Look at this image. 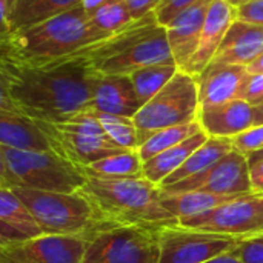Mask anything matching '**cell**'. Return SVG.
<instances>
[{"instance_id":"1","label":"cell","mask_w":263,"mask_h":263,"mask_svg":"<svg viewBox=\"0 0 263 263\" xmlns=\"http://www.w3.org/2000/svg\"><path fill=\"white\" fill-rule=\"evenodd\" d=\"M99 77L83 55L37 66L0 60V109L60 123L88 109Z\"/></svg>"},{"instance_id":"2","label":"cell","mask_w":263,"mask_h":263,"mask_svg":"<svg viewBox=\"0 0 263 263\" xmlns=\"http://www.w3.org/2000/svg\"><path fill=\"white\" fill-rule=\"evenodd\" d=\"M109 37L91 23V14L80 6L39 25L0 37V60L17 65H46L72 57L86 46Z\"/></svg>"},{"instance_id":"3","label":"cell","mask_w":263,"mask_h":263,"mask_svg":"<svg viewBox=\"0 0 263 263\" xmlns=\"http://www.w3.org/2000/svg\"><path fill=\"white\" fill-rule=\"evenodd\" d=\"M97 208L106 223L160 228L177 223L162 203V188L148 179L86 177L79 190Z\"/></svg>"},{"instance_id":"4","label":"cell","mask_w":263,"mask_h":263,"mask_svg":"<svg viewBox=\"0 0 263 263\" xmlns=\"http://www.w3.org/2000/svg\"><path fill=\"white\" fill-rule=\"evenodd\" d=\"M85 182L82 171L55 153L18 151L0 145V190L76 193Z\"/></svg>"},{"instance_id":"5","label":"cell","mask_w":263,"mask_h":263,"mask_svg":"<svg viewBox=\"0 0 263 263\" xmlns=\"http://www.w3.org/2000/svg\"><path fill=\"white\" fill-rule=\"evenodd\" d=\"M11 191L31 211L43 234L91 239L99 230L111 225L103 220L92 202L80 191L57 193L25 188H12Z\"/></svg>"},{"instance_id":"6","label":"cell","mask_w":263,"mask_h":263,"mask_svg":"<svg viewBox=\"0 0 263 263\" xmlns=\"http://www.w3.org/2000/svg\"><path fill=\"white\" fill-rule=\"evenodd\" d=\"M199 109L197 79L179 69L176 76L134 116L139 146L157 131L196 122Z\"/></svg>"},{"instance_id":"7","label":"cell","mask_w":263,"mask_h":263,"mask_svg":"<svg viewBox=\"0 0 263 263\" xmlns=\"http://www.w3.org/2000/svg\"><path fill=\"white\" fill-rule=\"evenodd\" d=\"M37 122L48 134L54 153L69 160L77 168L92 165L114 154L131 151L116 145L105 133L99 119L86 111L60 123Z\"/></svg>"},{"instance_id":"8","label":"cell","mask_w":263,"mask_h":263,"mask_svg":"<svg viewBox=\"0 0 263 263\" xmlns=\"http://www.w3.org/2000/svg\"><path fill=\"white\" fill-rule=\"evenodd\" d=\"M157 228L108 225L88 242L80 263H159Z\"/></svg>"},{"instance_id":"9","label":"cell","mask_w":263,"mask_h":263,"mask_svg":"<svg viewBox=\"0 0 263 263\" xmlns=\"http://www.w3.org/2000/svg\"><path fill=\"white\" fill-rule=\"evenodd\" d=\"M179 225L243 239L263 233V196L250 193L237 196L206 213L183 217Z\"/></svg>"},{"instance_id":"10","label":"cell","mask_w":263,"mask_h":263,"mask_svg":"<svg viewBox=\"0 0 263 263\" xmlns=\"http://www.w3.org/2000/svg\"><path fill=\"white\" fill-rule=\"evenodd\" d=\"M159 263H203L231 251L239 239L197 231L177 223L157 228Z\"/></svg>"},{"instance_id":"11","label":"cell","mask_w":263,"mask_h":263,"mask_svg":"<svg viewBox=\"0 0 263 263\" xmlns=\"http://www.w3.org/2000/svg\"><path fill=\"white\" fill-rule=\"evenodd\" d=\"M165 193H210L219 196H243L250 194V162L248 157L237 149L230 151L219 162L206 168L205 171L188 177L174 185L160 186Z\"/></svg>"},{"instance_id":"12","label":"cell","mask_w":263,"mask_h":263,"mask_svg":"<svg viewBox=\"0 0 263 263\" xmlns=\"http://www.w3.org/2000/svg\"><path fill=\"white\" fill-rule=\"evenodd\" d=\"M89 239L43 234L18 243L0 245V263H80Z\"/></svg>"},{"instance_id":"13","label":"cell","mask_w":263,"mask_h":263,"mask_svg":"<svg viewBox=\"0 0 263 263\" xmlns=\"http://www.w3.org/2000/svg\"><path fill=\"white\" fill-rule=\"evenodd\" d=\"M157 63H176L170 48L166 28L162 25H157L156 28L140 35L125 51L96 63L92 68L102 76H129L137 69Z\"/></svg>"},{"instance_id":"14","label":"cell","mask_w":263,"mask_h":263,"mask_svg":"<svg viewBox=\"0 0 263 263\" xmlns=\"http://www.w3.org/2000/svg\"><path fill=\"white\" fill-rule=\"evenodd\" d=\"M248 77L250 71L247 66L211 62L196 77L200 108L240 99Z\"/></svg>"},{"instance_id":"15","label":"cell","mask_w":263,"mask_h":263,"mask_svg":"<svg viewBox=\"0 0 263 263\" xmlns=\"http://www.w3.org/2000/svg\"><path fill=\"white\" fill-rule=\"evenodd\" d=\"M236 18L237 11L231 3L227 0H214L208 11L197 49L180 71L197 77L214 60L230 26Z\"/></svg>"},{"instance_id":"16","label":"cell","mask_w":263,"mask_h":263,"mask_svg":"<svg viewBox=\"0 0 263 263\" xmlns=\"http://www.w3.org/2000/svg\"><path fill=\"white\" fill-rule=\"evenodd\" d=\"M213 2L214 0L194 2L165 26L170 48L179 69H182L196 52Z\"/></svg>"},{"instance_id":"17","label":"cell","mask_w":263,"mask_h":263,"mask_svg":"<svg viewBox=\"0 0 263 263\" xmlns=\"http://www.w3.org/2000/svg\"><path fill=\"white\" fill-rule=\"evenodd\" d=\"M142 103L136 94L133 82L126 74H111L99 77L92 99L86 112L112 114L134 119Z\"/></svg>"},{"instance_id":"18","label":"cell","mask_w":263,"mask_h":263,"mask_svg":"<svg viewBox=\"0 0 263 263\" xmlns=\"http://www.w3.org/2000/svg\"><path fill=\"white\" fill-rule=\"evenodd\" d=\"M197 120L208 137L233 139L254 126V106L243 99H234L200 108Z\"/></svg>"},{"instance_id":"19","label":"cell","mask_w":263,"mask_h":263,"mask_svg":"<svg viewBox=\"0 0 263 263\" xmlns=\"http://www.w3.org/2000/svg\"><path fill=\"white\" fill-rule=\"evenodd\" d=\"M263 54V26L236 18L213 62L250 66Z\"/></svg>"},{"instance_id":"20","label":"cell","mask_w":263,"mask_h":263,"mask_svg":"<svg viewBox=\"0 0 263 263\" xmlns=\"http://www.w3.org/2000/svg\"><path fill=\"white\" fill-rule=\"evenodd\" d=\"M0 145L18 151L54 153L48 134L37 120L6 109H0Z\"/></svg>"},{"instance_id":"21","label":"cell","mask_w":263,"mask_h":263,"mask_svg":"<svg viewBox=\"0 0 263 263\" xmlns=\"http://www.w3.org/2000/svg\"><path fill=\"white\" fill-rule=\"evenodd\" d=\"M43 236L26 205L11 191L0 190V245L18 243Z\"/></svg>"},{"instance_id":"22","label":"cell","mask_w":263,"mask_h":263,"mask_svg":"<svg viewBox=\"0 0 263 263\" xmlns=\"http://www.w3.org/2000/svg\"><path fill=\"white\" fill-rule=\"evenodd\" d=\"M206 140H208L206 133L200 131V133L194 134L193 137L177 143L176 146H173V148L157 154L156 157L143 162V176H145V179H148L154 185L160 186Z\"/></svg>"},{"instance_id":"23","label":"cell","mask_w":263,"mask_h":263,"mask_svg":"<svg viewBox=\"0 0 263 263\" xmlns=\"http://www.w3.org/2000/svg\"><path fill=\"white\" fill-rule=\"evenodd\" d=\"M82 0H17L9 22V34L39 25L80 5Z\"/></svg>"},{"instance_id":"24","label":"cell","mask_w":263,"mask_h":263,"mask_svg":"<svg viewBox=\"0 0 263 263\" xmlns=\"http://www.w3.org/2000/svg\"><path fill=\"white\" fill-rule=\"evenodd\" d=\"M233 149H234V146H233L231 139L208 137V140L202 146H199L186 159V162L174 174H171L160 186L174 185L177 182H182V180H185L188 177H193V176L205 171L206 168H210L211 165L219 162L222 157H225Z\"/></svg>"},{"instance_id":"25","label":"cell","mask_w":263,"mask_h":263,"mask_svg":"<svg viewBox=\"0 0 263 263\" xmlns=\"http://www.w3.org/2000/svg\"><path fill=\"white\" fill-rule=\"evenodd\" d=\"M85 177L96 179H143V160L140 159L137 149L125 151L105 157L92 165L79 168Z\"/></svg>"},{"instance_id":"26","label":"cell","mask_w":263,"mask_h":263,"mask_svg":"<svg viewBox=\"0 0 263 263\" xmlns=\"http://www.w3.org/2000/svg\"><path fill=\"white\" fill-rule=\"evenodd\" d=\"M234 197H237V196H219V194L197 193V191L170 194L162 190V203L166 208V211L177 220L214 210L216 206H219Z\"/></svg>"},{"instance_id":"27","label":"cell","mask_w":263,"mask_h":263,"mask_svg":"<svg viewBox=\"0 0 263 263\" xmlns=\"http://www.w3.org/2000/svg\"><path fill=\"white\" fill-rule=\"evenodd\" d=\"M179 71L176 63H157L142 69H137L129 74L136 94L142 103H148Z\"/></svg>"},{"instance_id":"28","label":"cell","mask_w":263,"mask_h":263,"mask_svg":"<svg viewBox=\"0 0 263 263\" xmlns=\"http://www.w3.org/2000/svg\"><path fill=\"white\" fill-rule=\"evenodd\" d=\"M203 131L199 120L193 122V123H186V125H179V126H171V128H165L162 131H157L156 134H153L146 142H143L139 148L137 153L140 156V159L143 162L156 157L157 154L176 146L177 143L193 137L194 134Z\"/></svg>"},{"instance_id":"29","label":"cell","mask_w":263,"mask_h":263,"mask_svg":"<svg viewBox=\"0 0 263 263\" xmlns=\"http://www.w3.org/2000/svg\"><path fill=\"white\" fill-rule=\"evenodd\" d=\"M133 15L123 0H111L91 14L92 26L106 37L114 35L133 22Z\"/></svg>"},{"instance_id":"30","label":"cell","mask_w":263,"mask_h":263,"mask_svg":"<svg viewBox=\"0 0 263 263\" xmlns=\"http://www.w3.org/2000/svg\"><path fill=\"white\" fill-rule=\"evenodd\" d=\"M91 114H94L99 119L105 133L116 145H119L123 149L139 148V136H137L134 119L112 116V114H100V112H91Z\"/></svg>"},{"instance_id":"31","label":"cell","mask_w":263,"mask_h":263,"mask_svg":"<svg viewBox=\"0 0 263 263\" xmlns=\"http://www.w3.org/2000/svg\"><path fill=\"white\" fill-rule=\"evenodd\" d=\"M231 142H233L234 149L250 157L251 154L260 151L263 148V125L251 126L250 129L233 137Z\"/></svg>"},{"instance_id":"32","label":"cell","mask_w":263,"mask_h":263,"mask_svg":"<svg viewBox=\"0 0 263 263\" xmlns=\"http://www.w3.org/2000/svg\"><path fill=\"white\" fill-rule=\"evenodd\" d=\"M233 250L242 263H263V233L239 239Z\"/></svg>"},{"instance_id":"33","label":"cell","mask_w":263,"mask_h":263,"mask_svg":"<svg viewBox=\"0 0 263 263\" xmlns=\"http://www.w3.org/2000/svg\"><path fill=\"white\" fill-rule=\"evenodd\" d=\"M197 0H162L159 6L156 8L154 14L159 22V25L166 26L170 22H173L182 11L190 8Z\"/></svg>"},{"instance_id":"34","label":"cell","mask_w":263,"mask_h":263,"mask_svg":"<svg viewBox=\"0 0 263 263\" xmlns=\"http://www.w3.org/2000/svg\"><path fill=\"white\" fill-rule=\"evenodd\" d=\"M236 11L239 20L263 26V0H250L236 8Z\"/></svg>"},{"instance_id":"35","label":"cell","mask_w":263,"mask_h":263,"mask_svg":"<svg viewBox=\"0 0 263 263\" xmlns=\"http://www.w3.org/2000/svg\"><path fill=\"white\" fill-rule=\"evenodd\" d=\"M260 97H263V74H250L240 99L250 102L254 106Z\"/></svg>"},{"instance_id":"36","label":"cell","mask_w":263,"mask_h":263,"mask_svg":"<svg viewBox=\"0 0 263 263\" xmlns=\"http://www.w3.org/2000/svg\"><path fill=\"white\" fill-rule=\"evenodd\" d=\"M123 2L128 6L133 18L137 20L148 15L149 12H154L162 0H123Z\"/></svg>"},{"instance_id":"37","label":"cell","mask_w":263,"mask_h":263,"mask_svg":"<svg viewBox=\"0 0 263 263\" xmlns=\"http://www.w3.org/2000/svg\"><path fill=\"white\" fill-rule=\"evenodd\" d=\"M250 182L251 191L263 196V160L250 162Z\"/></svg>"},{"instance_id":"38","label":"cell","mask_w":263,"mask_h":263,"mask_svg":"<svg viewBox=\"0 0 263 263\" xmlns=\"http://www.w3.org/2000/svg\"><path fill=\"white\" fill-rule=\"evenodd\" d=\"M17 0H0V35L9 34V22Z\"/></svg>"},{"instance_id":"39","label":"cell","mask_w":263,"mask_h":263,"mask_svg":"<svg viewBox=\"0 0 263 263\" xmlns=\"http://www.w3.org/2000/svg\"><path fill=\"white\" fill-rule=\"evenodd\" d=\"M203 263H242L240 262V259L237 257V254L234 253V250H231V251H228V253H225V254H220V256H217V257H214V259H210V260H206V262Z\"/></svg>"},{"instance_id":"40","label":"cell","mask_w":263,"mask_h":263,"mask_svg":"<svg viewBox=\"0 0 263 263\" xmlns=\"http://www.w3.org/2000/svg\"><path fill=\"white\" fill-rule=\"evenodd\" d=\"M108 2H111V0H82L79 6H80L83 11H86L88 14H92L94 11H97L100 6L106 5Z\"/></svg>"},{"instance_id":"41","label":"cell","mask_w":263,"mask_h":263,"mask_svg":"<svg viewBox=\"0 0 263 263\" xmlns=\"http://www.w3.org/2000/svg\"><path fill=\"white\" fill-rule=\"evenodd\" d=\"M247 68H248L250 74H263V54Z\"/></svg>"},{"instance_id":"42","label":"cell","mask_w":263,"mask_h":263,"mask_svg":"<svg viewBox=\"0 0 263 263\" xmlns=\"http://www.w3.org/2000/svg\"><path fill=\"white\" fill-rule=\"evenodd\" d=\"M263 125V105L254 106V126Z\"/></svg>"},{"instance_id":"43","label":"cell","mask_w":263,"mask_h":263,"mask_svg":"<svg viewBox=\"0 0 263 263\" xmlns=\"http://www.w3.org/2000/svg\"><path fill=\"white\" fill-rule=\"evenodd\" d=\"M256 160H263V148L260 151H257V153H254V154H251L248 157V162H256Z\"/></svg>"},{"instance_id":"44","label":"cell","mask_w":263,"mask_h":263,"mask_svg":"<svg viewBox=\"0 0 263 263\" xmlns=\"http://www.w3.org/2000/svg\"><path fill=\"white\" fill-rule=\"evenodd\" d=\"M228 3H231L234 8H239L240 5H243V3H247V2H250V0H227Z\"/></svg>"},{"instance_id":"45","label":"cell","mask_w":263,"mask_h":263,"mask_svg":"<svg viewBox=\"0 0 263 263\" xmlns=\"http://www.w3.org/2000/svg\"><path fill=\"white\" fill-rule=\"evenodd\" d=\"M259 105H263V97H260V99L257 100V103H256L254 106H259Z\"/></svg>"}]
</instances>
